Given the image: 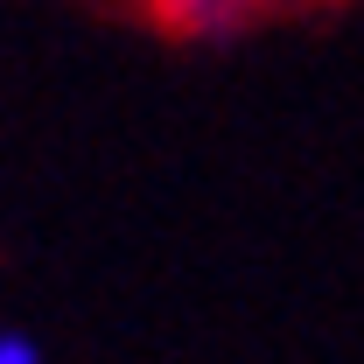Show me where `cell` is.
Masks as SVG:
<instances>
[{"label":"cell","mask_w":364,"mask_h":364,"mask_svg":"<svg viewBox=\"0 0 364 364\" xmlns=\"http://www.w3.org/2000/svg\"><path fill=\"white\" fill-rule=\"evenodd\" d=\"M267 0H154V14L176 28V36H231L259 14Z\"/></svg>","instance_id":"6da1fadb"},{"label":"cell","mask_w":364,"mask_h":364,"mask_svg":"<svg viewBox=\"0 0 364 364\" xmlns=\"http://www.w3.org/2000/svg\"><path fill=\"white\" fill-rule=\"evenodd\" d=\"M0 364H43V343L28 329H0Z\"/></svg>","instance_id":"7a4b0ae2"}]
</instances>
